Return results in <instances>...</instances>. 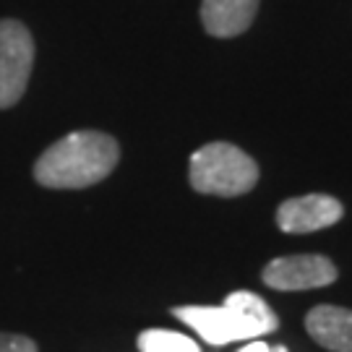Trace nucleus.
<instances>
[{
  "instance_id": "nucleus-10",
  "label": "nucleus",
  "mask_w": 352,
  "mask_h": 352,
  "mask_svg": "<svg viewBox=\"0 0 352 352\" xmlns=\"http://www.w3.org/2000/svg\"><path fill=\"white\" fill-rule=\"evenodd\" d=\"M0 352H37V344L21 334H0Z\"/></svg>"
},
{
  "instance_id": "nucleus-1",
  "label": "nucleus",
  "mask_w": 352,
  "mask_h": 352,
  "mask_svg": "<svg viewBox=\"0 0 352 352\" xmlns=\"http://www.w3.org/2000/svg\"><path fill=\"white\" fill-rule=\"evenodd\" d=\"M120 146L102 131H76L55 141L34 164V180L45 188H89L115 170Z\"/></svg>"
},
{
  "instance_id": "nucleus-8",
  "label": "nucleus",
  "mask_w": 352,
  "mask_h": 352,
  "mask_svg": "<svg viewBox=\"0 0 352 352\" xmlns=\"http://www.w3.org/2000/svg\"><path fill=\"white\" fill-rule=\"evenodd\" d=\"M305 329L321 347L352 352V311L342 305H316L305 316Z\"/></svg>"
},
{
  "instance_id": "nucleus-4",
  "label": "nucleus",
  "mask_w": 352,
  "mask_h": 352,
  "mask_svg": "<svg viewBox=\"0 0 352 352\" xmlns=\"http://www.w3.org/2000/svg\"><path fill=\"white\" fill-rule=\"evenodd\" d=\"M34 68L32 32L16 19L0 21V110H8L24 97Z\"/></svg>"
},
{
  "instance_id": "nucleus-9",
  "label": "nucleus",
  "mask_w": 352,
  "mask_h": 352,
  "mask_svg": "<svg viewBox=\"0 0 352 352\" xmlns=\"http://www.w3.org/2000/svg\"><path fill=\"white\" fill-rule=\"evenodd\" d=\"M141 352H201L199 344L180 334V331H167V329H149L139 337Z\"/></svg>"
},
{
  "instance_id": "nucleus-2",
  "label": "nucleus",
  "mask_w": 352,
  "mask_h": 352,
  "mask_svg": "<svg viewBox=\"0 0 352 352\" xmlns=\"http://www.w3.org/2000/svg\"><path fill=\"white\" fill-rule=\"evenodd\" d=\"M173 316L188 324L204 342L209 344H230V342H251L264 334L277 331L279 318L269 308V302L248 289H238L227 295L225 305H183L173 308Z\"/></svg>"
},
{
  "instance_id": "nucleus-7",
  "label": "nucleus",
  "mask_w": 352,
  "mask_h": 352,
  "mask_svg": "<svg viewBox=\"0 0 352 352\" xmlns=\"http://www.w3.org/2000/svg\"><path fill=\"white\" fill-rule=\"evenodd\" d=\"M261 0H204L201 24L206 34L230 39L243 34L253 24Z\"/></svg>"
},
{
  "instance_id": "nucleus-11",
  "label": "nucleus",
  "mask_w": 352,
  "mask_h": 352,
  "mask_svg": "<svg viewBox=\"0 0 352 352\" xmlns=\"http://www.w3.org/2000/svg\"><path fill=\"white\" fill-rule=\"evenodd\" d=\"M238 352H287V347H282V344L272 347V344H266V342L251 340L248 344H245V347H240Z\"/></svg>"
},
{
  "instance_id": "nucleus-3",
  "label": "nucleus",
  "mask_w": 352,
  "mask_h": 352,
  "mask_svg": "<svg viewBox=\"0 0 352 352\" xmlns=\"http://www.w3.org/2000/svg\"><path fill=\"white\" fill-rule=\"evenodd\" d=\"M188 175L193 190L232 199L258 183V164L235 144L214 141L193 151Z\"/></svg>"
},
{
  "instance_id": "nucleus-6",
  "label": "nucleus",
  "mask_w": 352,
  "mask_h": 352,
  "mask_svg": "<svg viewBox=\"0 0 352 352\" xmlns=\"http://www.w3.org/2000/svg\"><path fill=\"white\" fill-rule=\"evenodd\" d=\"M344 214L334 196L327 193H308V196H295L287 199L277 209V225L282 232L289 235H302V232H316L324 227L337 225Z\"/></svg>"
},
{
  "instance_id": "nucleus-5",
  "label": "nucleus",
  "mask_w": 352,
  "mask_h": 352,
  "mask_svg": "<svg viewBox=\"0 0 352 352\" xmlns=\"http://www.w3.org/2000/svg\"><path fill=\"white\" fill-rule=\"evenodd\" d=\"M264 285L279 292H298V289L327 287L337 279V266L331 258L318 253H300V256H282L269 261L264 269Z\"/></svg>"
}]
</instances>
